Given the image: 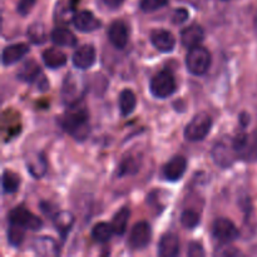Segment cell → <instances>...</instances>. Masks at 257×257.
I'll return each instance as SVG.
<instances>
[{
  "label": "cell",
  "mask_w": 257,
  "mask_h": 257,
  "mask_svg": "<svg viewBox=\"0 0 257 257\" xmlns=\"http://www.w3.org/2000/svg\"><path fill=\"white\" fill-rule=\"evenodd\" d=\"M223 2H228V0H223Z\"/></svg>",
  "instance_id": "60d3db41"
},
{
  "label": "cell",
  "mask_w": 257,
  "mask_h": 257,
  "mask_svg": "<svg viewBox=\"0 0 257 257\" xmlns=\"http://www.w3.org/2000/svg\"><path fill=\"white\" fill-rule=\"evenodd\" d=\"M29 45L24 43H18V44L8 45L4 48L2 53V62L3 65H12L19 62L23 57L29 53Z\"/></svg>",
  "instance_id": "2e32d148"
},
{
  "label": "cell",
  "mask_w": 257,
  "mask_h": 257,
  "mask_svg": "<svg viewBox=\"0 0 257 257\" xmlns=\"http://www.w3.org/2000/svg\"><path fill=\"white\" fill-rule=\"evenodd\" d=\"M212 128V118L202 112L196 114L185 128V138L190 142H200L205 140Z\"/></svg>",
  "instance_id": "7a4b0ae2"
},
{
  "label": "cell",
  "mask_w": 257,
  "mask_h": 257,
  "mask_svg": "<svg viewBox=\"0 0 257 257\" xmlns=\"http://www.w3.org/2000/svg\"><path fill=\"white\" fill-rule=\"evenodd\" d=\"M33 250L37 255L47 257L58 256L60 252V247L57 241L52 237H48V236L35 238L34 242H33Z\"/></svg>",
  "instance_id": "9a60e30c"
},
{
  "label": "cell",
  "mask_w": 257,
  "mask_h": 257,
  "mask_svg": "<svg viewBox=\"0 0 257 257\" xmlns=\"http://www.w3.org/2000/svg\"><path fill=\"white\" fill-rule=\"evenodd\" d=\"M152 240V228L147 221H141L133 226L131 231L130 238H128V245L133 250H141L150 245Z\"/></svg>",
  "instance_id": "9c48e42d"
},
{
  "label": "cell",
  "mask_w": 257,
  "mask_h": 257,
  "mask_svg": "<svg viewBox=\"0 0 257 257\" xmlns=\"http://www.w3.org/2000/svg\"><path fill=\"white\" fill-rule=\"evenodd\" d=\"M170 0H141L140 8L145 13H152L166 7Z\"/></svg>",
  "instance_id": "836d02e7"
},
{
  "label": "cell",
  "mask_w": 257,
  "mask_h": 257,
  "mask_svg": "<svg viewBox=\"0 0 257 257\" xmlns=\"http://www.w3.org/2000/svg\"><path fill=\"white\" fill-rule=\"evenodd\" d=\"M84 89L85 85L83 84V80L80 78H77V75L74 74H68L62 88L63 100L68 105L77 104L82 99Z\"/></svg>",
  "instance_id": "8992f818"
},
{
  "label": "cell",
  "mask_w": 257,
  "mask_h": 257,
  "mask_svg": "<svg viewBox=\"0 0 257 257\" xmlns=\"http://www.w3.org/2000/svg\"><path fill=\"white\" fill-rule=\"evenodd\" d=\"M131 211L128 207H122L117 213L114 215L112 220V227L114 231L115 235L122 236L125 232V228H127L128 220H130Z\"/></svg>",
  "instance_id": "4316f807"
},
{
  "label": "cell",
  "mask_w": 257,
  "mask_h": 257,
  "mask_svg": "<svg viewBox=\"0 0 257 257\" xmlns=\"http://www.w3.org/2000/svg\"><path fill=\"white\" fill-rule=\"evenodd\" d=\"M180 35L181 43H182L183 47L191 49V48L197 47V45L201 44V42L205 38V32H203L202 27H200L197 24H193L181 30Z\"/></svg>",
  "instance_id": "e0dca14e"
},
{
  "label": "cell",
  "mask_w": 257,
  "mask_h": 257,
  "mask_svg": "<svg viewBox=\"0 0 257 257\" xmlns=\"http://www.w3.org/2000/svg\"><path fill=\"white\" fill-rule=\"evenodd\" d=\"M108 39L115 49H123L128 43V28L120 20H115L108 29Z\"/></svg>",
  "instance_id": "5bb4252c"
},
{
  "label": "cell",
  "mask_w": 257,
  "mask_h": 257,
  "mask_svg": "<svg viewBox=\"0 0 257 257\" xmlns=\"http://www.w3.org/2000/svg\"><path fill=\"white\" fill-rule=\"evenodd\" d=\"M50 39L58 47H75L78 43L75 35L65 28H55L50 34Z\"/></svg>",
  "instance_id": "603a6c76"
},
{
  "label": "cell",
  "mask_w": 257,
  "mask_h": 257,
  "mask_svg": "<svg viewBox=\"0 0 257 257\" xmlns=\"http://www.w3.org/2000/svg\"><path fill=\"white\" fill-rule=\"evenodd\" d=\"M113 233H114V231H113L112 223L99 222L97 225H94V227L92 228L93 240L99 243L108 242L112 238Z\"/></svg>",
  "instance_id": "83f0119b"
},
{
  "label": "cell",
  "mask_w": 257,
  "mask_h": 257,
  "mask_svg": "<svg viewBox=\"0 0 257 257\" xmlns=\"http://www.w3.org/2000/svg\"><path fill=\"white\" fill-rule=\"evenodd\" d=\"M73 25L77 30L82 33H90L94 30L99 29L102 23L99 19H97L92 12L83 10V12L77 13L73 18Z\"/></svg>",
  "instance_id": "30bf717a"
},
{
  "label": "cell",
  "mask_w": 257,
  "mask_h": 257,
  "mask_svg": "<svg viewBox=\"0 0 257 257\" xmlns=\"http://www.w3.org/2000/svg\"><path fill=\"white\" fill-rule=\"evenodd\" d=\"M43 62L50 69H58L67 63V55L58 48H49L43 52Z\"/></svg>",
  "instance_id": "7402d4cb"
},
{
  "label": "cell",
  "mask_w": 257,
  "mask_h": 257,
  "mask_svg": "<svg viewBox=\"0 0 257 257\" xmlns=\"http://www.w3.org/2000/svg\"><path fill=\"white\" fill-rule=\"evenodd\" d=\"M75 0H59L54 10V19L59 24H68L75 15Z\"/></svg>",
  "instance_id": "ffe728a7"
},
{
  "label": "cell",
  "mask_w": 257,
  "mask_h": 257,
  "mask_svg": "<svg viewBox=\"0 0 257 257\" xmlns=\"http://www.w3.org/2000/svg\"><path fill=\"white\" fill-rule=\"evenodd\" d=\"M62 127L74 140L84 141L90 132L89 117H88L87 109L79 107L78 103L69 105V108L62 118Z\"/></svg>",
  "instance_id": "6da1fadb"
},
{
  "label": "cell",
  "mask_w": 257,
  "mask_h": 257,
  "mask_svg": "<svg viewBox=\"0 0 257 257\" xmlns=\"http://www.w3.org/2000/svg\"><path fill=\"white\" fill-rule=\"evenodd\" d=\"M28 38L33 44H43L47 40L44 25L40 23H34L28 28Z\"/></svg>",
  "instance_id": "f546056e"
},
{
  "label": "cell",
  "mask_w": 257,
  "mask_h": 257,
  "mask_svg": "<svg viewBox=\"0 0 257 257\" xmlns=\"http://www.w3.org/2000/svg\"><path fill=\"white\" fill-rule=\"evenodd\" d=\"M186 65L191 74L193 75H202L208 70L211 65V54L205 47L191 48L186 57Z\"/></svg>",
  "instance_id": "277c9868"
},
{
  "label": "cell",
  "mask_w": 257,
  "mask_h": 257,
  "mask_svg": "<svg viewBox=\"0 0 257 257\" xmlns=\"http://www.w3.org/2000/svg\"><path fill=\"white\" fill-rule=\"evenodd\" d=\"M212 236L217 242L227 245L238 237V230L232 221L220 217L213 222Z\"/></svg>",
  "instance_id": "ba28073f"
},
{
  "label": "cell",
  "mask_w": 257,
  "mask_h": 257,
  "mask_svg": "<svg viewBox=\"0 0 257 257\" xmlns=\"http://www.w3.org/2000/svg\"><path fill=\"white\" fill-rule=\"evenodd\" d=\"M140 170V162L136 158L130 157L123 161L119 166V176L135 175Z\"/></svg>",
  "instance_id": "1f68e13d"
},
{
  "label": "cell",
  "mask_w": 257,
  "mask_h": 257,
  "mask_svg": "<svg viewBox=\"0 0 257 257\" xmlns=\"http://www.w3.org/2000/svg\"><path fill=\"white\" fill-rule=\"evenodd\" d=\"M255 32H256V35H257V14H256V18H255Z\"/></svg>",
  "instance_id": "ab89813d"
},
{
  "label": "cell",
  "mask_w": 257,
  "mask_h": 257,
  "mask_svg": "<svg viewBox=\"0 0 257 257\" xmlns=\"http://www.w3.org/2000/svg\"><path fill=\"white\" fill-rule=\"evenodd\" d=\"M151 43L157 50L162 53H170L175 49L176 39L168 30L156 29L151 33Z\"/></svg>",
  "instance_id": "4fadbf2b"
},
{
  "label": "cell",
  "mask_w": 257,
  "mask_h": 257,
  "mask_svg": "<svg viewBox=\"0 0 257 257\" xmlns=\"http://www.w3.org/2000/svg\"><path fill=\"white\" fill-rule=\"evenodd\" d=\"M35 2L37 0H19L17 5V12L19 13L22 17H27L34 8Z\"/></svg>",
  "instance_id": "e575fe53"
},
{
  "label": "cell",
  "mask_w": 257,
  "mask_h": 257,
  "mask_svg": "<svg viewBox=\"0 0 257 257\" xmlns=\"http://www.w3.org/2000/svg\"><path fill=\"white\" fill-rule=\"evenodd\" d=\"M150 90L152 95L158 99H166L171 97L176 90V80L172 73L168 70H162L152 78L150 84Z\"/></svg>",
  "instance_id": "5b68a950"
},
{
  "label": "cell",
  "mask_w": 257,
  "mask_h": 257,
  "mask_svg": "<svg viewBox=\"0 0 257 257\" xmlns=\"http://www.w3.org/2000/svg\"><path fill=\"white\" fill-rule=\"evenodd\" d=\"M240 122H241V124L243 125V127H246V125L248 124V122H250V118H248V115L246 114V113H242V114H240Z\"/></svg>",
  "instance_id": "f35d334b"
},
{
  "label": "cell",
  "mask_w": 257,
  "mask_h": 257,
  "mask_svg": "<svg viewBox=\"0 0 257 257\" xmlns=\"http://www.w3.org/2000/svg\"><path fill=\"white\" fill-rule=\"evenodd\" d=\"M24 235L25 228L20 227V226L10 225L9 230H8V241H9L12 246L18 247L23 242V240H24Z\"/></svg>",
  "instance_id": "4dcf8cb0"
},
{
  "label": "cell",
  "mask_w": 257,
  "mask_h": 257,
  "mask_svg": "<svg viewBox=\"0 0 257 257\" xmlns=\"http://www.w3.org/2000/svg\"><path fill=\"white\" fill-rule=\"evenodd\" d=\"M188 255L192 257H201L205 255V251H203L202 245L198 242L191 243L190 248H188Z\"/></svg>",
  "instance_id": "8d00e7d4"
},
{
  "label": "cell",
  "mask_w": 257,
  "mask_h": 257,
  "mask_svg": "<svg viewBox=\"0 0 257 257\" xmlns=\"http://www.w3.org/2000/svg\"><path fill=\"white\" fill-rule=\"evenodd\" d=\"M186 168H187V161L182 156H176L173 157L170 162L166 163L163 167V177L171 182H176V181L181 180L182 176L185 175Z\"/></svg>",
  "instance_id": "7c38bea8"
},
{
  "label": "cell",
  "mask_w": 257,
  "mask_h": 257,
  "mask_svg": "<svg viewBox=\"0 0 257 257\" xmlns=\"http://www.w3.org/2000/svg\"><path fill=\"white\" fill-rule=\"evenodd\" d=\"M53 223H54V227L58 233L63 238H65L72 230L73 223H74V216L68 211H60L53 216Z\"/></svg>",
  "instance_id": "44dd1931"
},
{
  "label": "cell",
  "mask_w": 257,
  "mask_h": 257,
  "mask_svg": "<svg viewBox=\"0 0 257 257\" xmlns=\"http://www.w3.org/2000/svg\"><path fill=\"white\" fill-rule=\"evenodd\" d=\"M40 74V68L39 65L37 64V62L34 60H29V62L24 63L23 67L20 68L19 72H18V78L23 82H27V83H33L35 82L37 79H39Z\"/></svg>",
  "instance_id": "cb8c5ba5"
},
{
  "label": "cell",
  "mask_w": 257,
  "mask_h": 257,
  "mask_svg": "<svg viewBox=\"0 0 257 257\" xmlns=\"http://www.w3.org/2000/svg\"><path fill=\"white\" fill-rule=\"evenodd\" d=\"M181 223L186 228H195L200 223V215L193 210H186L181 215Z\"/></svg>",
  "instance_id": "d6a6232c"
},
{
  "label": "cell",
  "mask_w": 257,
  "mask_h": 257,
  "mask_svg": "<svg viewBox=\"0 0 257 257\" xmlns=\"http://www.w3.org/2000/svg\"><path fill=\"white\" fill-rule=\"evenodd\" d=\"M73 65L78 69L85 70L92 67L95 62V49L93 45L85 44L78 48L72 57Z\"/></svg>",
  "instance_id": "8fae6325"
},
{
  "label": "cell",
  "mask_w": 257,
  "mask_h": 257,
  "mask_svg": "<svg viewBox=\"0 0 257 257\" xmlns=\"http://www.w3.org/2000/svg\"><path fill=\"white\" fill-rule=\"evenodd\" d=\"M28 171L32 176H34V178H42L44 176V173L47 172V161L45 157L39 153L35 157H30L27 162Z\"/></svg>",
  "instance_id": "484cf974"
},
{
  "label": "cell",
  "mask_w": 257,
  "mask_h": 257,
  "mask_svg": "<svg viewBox=\"0 0 257 257\" xmlns=\"http://www.w3.org/2000/svg\"><path fill=\"white\" fill-rule=\"evenodd\" d=\"M137 105L136 94L131 89H123L119 94V109L123 117L132 114Z\"/></svg>",
  "instance_id": "d4e9b609"
},
{
  "label": "cell",
  "mask_w": 257,
  "mask_h": 257,
  "mask_svg": "<svg viewBox=\"0 0 257 257\" xmlns=\"http://www.w3.org/2000/svg\"><path fill=\"white\" fill-rule=\"evenodd\" d=\"M9 223L10 225L20 226V227L25 228V230H33L37 231L42 228L43 222L39 217L33 215L30 211H28L24 207H15L9 212Z\"/></svg>",
  "instance_id": "52a82bcc"
},
{
  "label": "cell",
  "mask_w": 257,
  "mask_h": 257,
  "mask_svg": "<svg viewBox=\"0 0 257 257\" xmlns=\"http://www.w3.org/2000/svg\"><path fill=\"white\" fill-rule=\"evenodd\" d=\"M20 186V178L17 173L12 171H5L3 173V191L4 193L17 192Z\"/></svg>",
  "instance_id": "f1b7e54d"
},
{
  "label": "cell",
  "mask_w": 257,
  "mask_h": 257,
  "mask_svg": "<svg viewBox=\"0 0 257 257\" xmlns=\"http://www.w3.org/2000/svg\"><path fill=\"white\" fill-rule=\"evenodd\" d=\"M104 2V4L107 5V7H109L110 9H117V8H119L120 5L124 3V0H103Z\"/></svg>",
  "instance_id": "74e56055"
},
{
  "label": "cell",
  "mask_w": 257,
  "mask_h": 257,
  "mask_svg": "<svg viewBox=\"0 0 257 257\" xmlns=\"http://www.w3.org/2000/svg\"><path fill=\"white\" fill-rule=\"evenodd\" d=\"M180 253V240L175 233H166L158 243V255L162 257H175Z\"/></svg>",
  "instance_id": "d6986e66"
},
{
  "label": "cell",
  "mask_w": 257,
  "mask_h": 257,
  "mask_svg": "<svg viewBox=\"0 0 257 257\" xmlns=\"http://www.w3.org/2000/svg\"><path fill=\"white\" fill-rule=\"evenodd\" d=\"M233 156H236L235 150H233L232 142L230 145H225V143H217L212 151V157L215 162L217 163L220 167H228L232 165Z\"/></svg>",
  "instance_id": "ac0fdd59"
},
{
  "label": "cell",
  "mask_w": 257,
  "mask_h": 257,
  "mask_svg": "<svg viewBox=\"0 0 257 257\" xmlns=\"http://www.w3.org/2000/svg\"><path fill=\"white\" fill-rule=\"evenodd\" d=\"M236 157L247 162L257 161V130L252 133H241L232 140Z\"/></svg>",
  "instance_id": "3957f363"
},
{
  "label": "cell",
  "mask_w": 257,
  "mask_h": 257,
  "mask_svg": "<svg viewBox=\"0 0 257 257\" xmlns=\"http://www.w3.org/2000/svg\"><path fill=\"white\" fill-rule=\"evenodd\" d=\"M171 19H172L173 24H177V25L183 24V23L188 19L187 9H183V8L176 9L175 12L172 13V17H171Z\"/></svg>",
  "instance_id": "d590c367"
}]
</instances>
